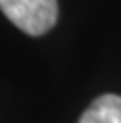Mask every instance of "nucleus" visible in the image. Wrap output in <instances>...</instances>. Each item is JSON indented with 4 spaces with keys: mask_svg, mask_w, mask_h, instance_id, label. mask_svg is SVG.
<instances>
[{
    "mask_svg": "<svg viewBox=\"0 0 121 123\" xmlns=\"http://www.w3.org/2000/svg\"><path fill=\"white\" fill-rule=\"evenodd\" d=\"M4 15L23 33L38 37L58 19V0H0Z\"/></svg>",
    "mask_w": 121,
    "mask_h": 123,
    "instance_id": "1",
    "label": "nucleus"
},
{
    "mask_svg": "<svg viewBox=\"0 0 121 123\" xmlns=\"http://www.w3.org/2000/svg\"><path fill=\"white\" fill-rule=\"evenodd\" d=\"M79 123H121V96L102 94L81 115Z\"/></svg>",
    "mask_w": 121,
    "mask_h": 123,
    "instance_id": "2",
    "label": "nucleus"
}]
</instances>
